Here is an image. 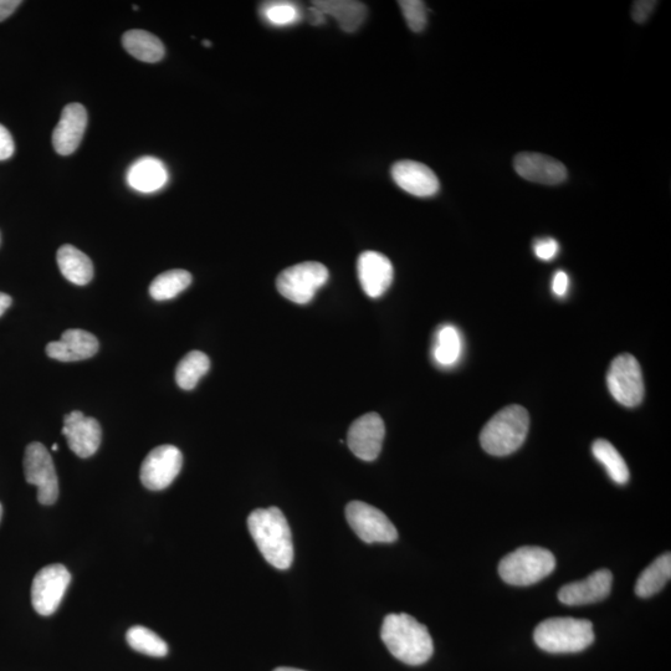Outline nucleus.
<instances>
[{
  "label": "nucleus",
  "mask_w": 671,
  "mask_h": 671,
  "mask_svg": "<svg viewBox=\"0 0 671 671\" xmlns=\"http://www.w3.org/2000/svg\"><path fill=\"white\" fill-rule=\"evenodd\" d=\"M248 529L261 555L278 570H288L294 561L293 535L278 507L258 509L248 517Z\"/></svg>",
  "instance_id": "1"
},
{
  "label": "nucleus",
  "mask_w": 671,
  "mask_h": 671,
  "mask_svg": "<svg viewBox=\"0 0 671 671\" xmlns=\"http://www.w3.org/2000/svg\"><path fill=\"white\" fill-rule=\"evenodd\" d=\"M381 638L394 658L412 667L427 663L434 653L427 627L406 613L388 614L383 621Z\"/></svg>",
  "instance_id": "2"
},
{
  "label": "nucleus",
  "mask_w": 671,
  "mask_h": 671,
  "mask_svg": "<svg viewBox=\"0 0 671 671\" xmlns=\"http://www.w3.org/2000/svg\"><path fill=\"white\" fill-rule=\"evenodd\" d=\"M530 428V417L521 406L501 409L480 434L481 447L494 457H506L522 447Z\"/></svg>",
  "instance_id": "3"
},
{
  "label": "nucleus",
  "mask_w": 671,
  "mask_h": 671,
  "mask_svg": "<svg viewBox=\"0 0 671 671\" xmlns=\"http://www.w3.org/2000/svg\"><path fill=\"white\" fill-rule=\"evenodd\" d=\"M534 639L547 653H580L594 642L593 626L585 619L550 618L536 627Z\"/></svg>",
  "instance_id": "4"
},
{
  "label": "nucleus",
  "mask_w": 671,
  "mask_h": 671,
  "mask_svg": "<svg viewBox=\"0 0 671 671\" xmlns=\"http://www.w3.org/2000/svg\"><path fill=\"white\" fill-rule=\"evenodd\" d=\"M556 558L546 548L524 546L506 555L499 565L500 577L511 586H531L550 576Z\"/></svg>",
  "instance_id": "5"
},
{
  "label": "nucleus",
  "mask_w": 671,
  "mask_h": 671,
  "mask_svg": "<svg viewBox=\"0 0 671 671\" xmlns=\"http://www.w3.org/2000/svg\"><path fill=\"white\" fill-rule=\"evenodd\" d=\"M329 280V270L316 261L296 264L281 271L276 288L285 299L295 304L306 305L314 299L317 291Z\"/></svg>",
  "instance_id": "6"
},
{
  "label": "nucleus",
  "mask_w": 671,
  "mask_h": 671,
  "mask_svg": "<svg viewBox=\"0 0 671 671\" xmlns=\"http://www.w3.org/2000/svg\"><path fill=\"white\" fill-rule=\"evenodd\" d=\"M609 392L622 406L633 408L643 402L645 388L637 358L623 353L612 362L607 375Z\"/></svg>",
  "instance_id": "7"
},
{
  "label": "nucleus",
  "mask_w": 671,
  "mask_h": 671,
  "mask_svg": "<svg viewBox=\"0 0 671 671\" xmlns=\"http://www.w3.org/2000/svg\"><path fill=\"white\" fill-rule=\"evenodd\" d=\"M346 519L366 544H392L398 539L396 526L375 506L352 501L346 507Z\"/></svg>",
  "instance_id": "8"
},
{
  "label": "nucleus",
  "mask_w": 671,
  "mask_h": 671,
  "mask_svg": "<svg viewBox=\"0 0 671 671\" xmlns=\"http://www.w3.org/2000/svg\"><path fill=\"white\" fill-rule=\"evenodd\" d=\"M25 480L38 488L42 505H53L59 498V481L49 450L42 443L29 444L24 455Z\"/></svg>",
  "instance_id": "9"
},
{
  "label": "nucleus",
  "mask_w": 671,
  "mask_h": 671,
  "mask_svg": "<svg viewBox=\"0 0 671 671\" xmlns=\"http://www.w3.org/2000/svg\"><path fill=\"white\" fill-rule=\"evenodd\" d=\"M71 582V575L63 565H50L34 577L32 603L40 616L49 617L58 611Z\"/></svg>",
  "instance_id": "10"
},
{
  "label": "nucleus",
  "mask_w": 671,
  "mask_h": 671,
  "mask_svg": "<svg viewBox=\"0 0 671 671\" xmlns=\"http://www.w3.org/2000/svg\"><path fill=\"white\" fill-rule=\"evenodd\" d=\"M183 455L174 445H160L143 460L141 481L148 490L161 491L168 488L181 473Z\"/></svg>",
  "instance_id": "11"
},
{
  "label": "nucleus",
  "mask_w": 671,
  "mask_h": 671,
  "mask_svg": "<svg viewBox=\"0 0 671 671\" xmlns=\"http://www.w3.org/2000/svg\"><path fill=\"white\" fill-rule=\"evenodd\" d=\"M386 427L379 414L367 413L355 420L348 430L347 444L358 459L373 462L381 454Z\"/></svg>",
  "instance_id": "12"
},
{
  "label": "nucleus",
  "mask_w": 671,
  "mask_h": 671,
  "mask_svg": "<svg viewBox=\"0 0 671 671\" xmlns=\"http://www.w3.org/2000/svg\"><path fill=\"white\" fill-rule=\"evenodd\" d=\"M63 434L68 439L69 448L80 458H90L100 448V423L79 411L71 412L64 418Z\"/></svg>",
  "instance_id": "13"
},
{
  "label": "nucleus",
  "mask_w": 671,
  "mask_h": 671,
  "mask_svg": "<svg viewBox=\"0 0 671 671\" xmlns=\"http://www.w3.org/2000/svg\"><path fill=\"white\" fill-rule=\"evenodd\" d=\"M358 279L363 291L372 299H378L391 288L394 270L391 260L377 252H365L357 261Z\"/></svg>",
  "instance_id": "14"
},
{
  "label": "nucleus",
  "mask_w": 671,
  "mask_h": 671,
  "mask_svg": "<svg viewBox=\"0 0 671 671\" xmlns=\"http://www.w3.org/2000/svg\"><path fill=\"white\" fill-rule=\"evenodd\" d=\"M514 168L526 181L545 186H557L567 179V169L563 163L541 153H519L515 157Z\"/></svg>",
  "instance_id": "15"
},
{
  "label": "nucleus",
  "mask_w": 671,
  "mask_h": 671,
  "mask_svg": "<svg viewBox=\"0 0 671 671\" xmlns=\"http://www.w3.org/2000/svg\"><path fill=\"white\" fill-rule=\"evenodd\" d=\"M392 178L412 196L427 198L439 192L440 183L432 169L416 161H399L392 167Z\"/></svg>",
  "instance_id": "16"
},
{
  "label": "nucleus",
  "mask_w": 671,
  "mask_h": 671,
  "mask_svg": "<svg viewBox=\"0 0 671 671\" xmlns=\"http://www.w3.org/2000/svg\"><path fill=\"white\" fill-rule=\"evenodd\" d=\"M87 126V112L81 104H69L61 112L53 132V147L60 156H70L78 150Z\"/></svg>",
  "instance_id": "17"
},
{
  "label": "nucleus",
  "mask_w": 671,
  "mask_h": 671,
  "mask_svg": "<svg viewBox=\"0 0 671 671\" xmlns=\"http://www.w3.org/2000/svg\"><path fill=\"white\" fill-rule=\"evenodd\" d=\"M612 583V572L599 570L589 575L586 580L563 586L558 592V599L566 606H583L603 601L611 593Z\"/></svg>",
  "instance_id": "18"
},
{
  "label": "nucleus",
  "mask_w": 671,
  "mask_h": 671,
  "mask_svg": "<svg viewBox=\"0 0 671 671\" xmlns=\"http://www.w3.org/2000/svg\"><path fill=\"white\" fill-rule=\"evenodd\" d=\"M99 352L97 338L84 330H66L60 341L50 342L46 346V355L60 362H78L89 360Z\"/></svg>",
  "instance_id": "19"
},
{
  "label": "nucleus",
  "mask_w": 671,
  "mask_h": 671,
  "mask_svg": "<svg viewBox=\"0 0 671 671\" xmlns=\"http://www.w3.org/2000/svg\"><path fill=\"white\" fill-rule=\"evenodd\" d=\"M168 172L163 162L153 157H143L133 163L127 172V182L142 193H152L166 186Z\"/></svg>",
  "instance_id": "20"
},
{
  "label": "nucleus",
  "mask_w": 671,
  "mask_h": 671,
  "mask_svg": "<svg viewBox=\"0 0 671 671\" xmlns=\"http://www.w3.org/2000/svg\"><path fill=\"white\" fill-rule=\"evenodd\" d=\"M312 7L319 9L322 14L331 15L338 25L347 33H355L367 18V7L355 0H317Z\"/></svg>",
  "instance_id": "21"
},
{
  "label": "nucleus",
  "mask_w": 671,
  "mask_h": 671,
  "mask_svg": "<svg viewBox=\"0 0 671 671\" xmlns=\"http://www.w3.org/2000/svg\"><path fill=\"white\" fill-rule=\"evenodd\" d=\"M64 278L75 285L84 286L94 278V264L89 256L73 245L65 244L56 254Z\"/></svg>",
  "instance_id": "22"
},
{
  "label": "nucleus",
  "mask_w": 671,
  "mask_h": 671,
  "mask_svg": "<svg viewBox=\"0 0 671 671\" xmlns=\"http://www.w3.org/2000/svg\"><path fill=\"white\" fill-rule=\"evenodd\" d=\"M127 53L143 63L155 64L165 58V45L146 30H130L122 37Z\"/></svg>",
  "instance_id": "23"
},
{
  "label": "nucleus",
  "mask_w": 671,
  "mask_h": 671,
  "mask_svg": "<svg viewBox=\"0 0 671 671\" xmlns=\"http://www.w3.org/2000/svg\"><path fill=\"white\" fill-rule=\"evenodd\" d=\"M671 577V555L664 553L652 565L645 568L635 583V593L642 598H649L662 591Z\"/></svg>",
  "instance_id": "24"
},
{
  "label": "nucleus",
  "mask_w": 671,
  "mask_h": 671,
  "mask_svg": "<svg viewBox=\"0 0 671 671\" xmlns=\"http://www.w3.org/2000/svg\"><path fill=\"white\" fill-rule=\"evenodd\" d=\"M462 352L463 341L457 327L452 325L440 327L433 348L435 362L442 367H453L459 362Z\"/></svg>",
  "instance_id": "25"
},
{
  "label": "nucleus",
  "mask_w": 671,
  "mask_h": 671,
  "mask_svg": "<svg viewBox=\"0 0 671 671\" xmlns=\"http://www.w3.org/2000/svg\"><path fill=\"white\" fill-rule=\"evenodd\" d=\"M210 368V360L206 353L192 351L187 353L178 363L176 370V382L184 391H192L196 388L199 379L207 375Z\"/></svg>",
  "instance_id": "26"
},
{
  "label": "nucleus",
  "mask_w": 671,
  "mask_h": 671,
  "mask_svg": "<svg viewBox=\"0 0 671 671\" xmlns=\"http://www.w3.org/2000/svg\"><path fill=\"white\" fill-rule=\"evenodd\" d=\"M594 458L606 468L614 483L627 484L629 481V469L618 450L608 440L598 439L592 445Z\"/></svg>",
  "instance_id": "27"
},
{
  "label": "nucleus",
  "mask_w": 671,
  "mask_h": 671,
  "mask_svg": "<svg viewBox=\"0 0 671 671\" xmlns=\"http://www.w3.org/2000/svg\"><path fill=\"white\" fill-rule=\"evenodd\" d=\"M192 284V275L186 270H169L158 275L150 286V295L156 301L172 300Z\"/></svg>",
  "instance_id": "28"
},
{
  "label": "nucleus",
  "mask_w": 671,
  "mask_h": 671,
  "mask_svg": "<svg viewBox=\"0 0 671 671\" xmlns=\"http://www.w3.org/2000/svg\"><path fill=\"white\" fill-rule=\"evenodd\" d=\"M126 640L133 650L146 654L148 657L163 658L168 654V645L165 640L146 627L135 626L128 629Z\"/></svg>",
  "instance_id": "29"
},
{
  "label": "nucleus",
  "mask_w": 671,
  "mask_h": 671,
  "mask_svg": "<svg viewBox=\"0 0 671 671\" xmlns=\"http://www.w3.org/2000/svg\"><path fill=\"white\" fill-rule=\"evenodd\" d=\"M261 14H263V17L270 24L276 25V27L294 24L301 17L299 8L295 4L286 2H274L263 5Z\"/></svg>",
  "instance_id": "30"
},
{
  "label": "nucleus",
  "mask_w": 671,
  "mask_h": 671,
  "mask_svg": "<svg viewBox=\"0 0 671 671\" xmlns=\"http://www.w3.org/2000/svg\"><path fill=\"white\" fill-rule=\"evenodd\" d=\"M402 9L403 17L406 19L409 29L414 33L423 32L427 27V7L420 0H402L398 2Z\"/></svg>",
  "instance_id": "31"
},
{
  "label": "nucleus",
  "mask_w": 671,
  "mask_h": 671,
  "mask_svg": "<svg viewBox=\"0 0 671 671\" xmlns=\"http://www.w3.org/2000/svg\"><path fill=\"white\" fill-rule=\"evenodd\" d=\"M558 250H560V247H558L556 240L552 238L539 239L534 245L535 255L542 261L555 259Z\"/></svg>",
  "instance_id": "32"
},
{
  "label": "nucleus",
  "mask_w": 671,
  "mask_h": 671,
  "mask_svg": "<svg viewBox=\"0 0 671 671\" xmlns=\"http://www.w3.org/2000/svg\"><path fill=\"white\" fill-rule=\"evenodd\" d=\"M658 2L655 0H638L633 3L632 18L635 23L644 24L654 12Z\"/></svg>",
  "instance_id": "33"
},
{
  "label": "nucleus",
  "mask_w": 671,
  "mask_h": 671,
  "mask_svg": "<svg viewBox=\"0 0 671 671\" xmlns=\"http://www.w3.org/2000/svg\"><path fill=\"white\" fill-rule=\"evenodd\" d=\"M15 145L12 135L3 125H0V161H7L14 155Z\"/></svg>",
  "instance_id": "34"
},
{
  "label": "nucleus",
  "mask_w": 671,
  "mask_h": 671,
  "mask_svg": "<svg viewBox=\"0 0 671 671\" xmlns=\"http://www.w3.org/2000/svg\"><path fill=\"white\" fill-rule=\"evenodd\" d=\"M570 288V278L565 271H557L552 280V291L557 296H565Z\"/></svg>",
  "instance_id": "35"
},
{
  "label": "nucleus",
  "mask_w": 671,
  "mask_h": 671,
  "mask_svg": "<svg viewBox=\"0 0 671 671\" xmlns=\"http://www.w3.org/2000/svg\"><path fill=\"white\" fill-rule=\"evenodd\" d=\"M22 5L20 0H0V23L8 19Z\"/></svg>",
  "instance_id": "36"
},
{
  "label": "nucleus",
  "mask_w": 671,
  "mask_h": 671,
  "mask_svg": "<svg viewBox=\"0 0 671 671\" xmlns=\"http://www.w3.org/2000/svg\"><path fill=\"white\" fill-rule=\"evenodd\" d=\"M310 13V20L312 24L319 25L321 23L325 22V15L320 12L319 9H316L315 7H312L309 10Z\"/></svg>",
  "instance_id": "37"
},
{
  "label": "nucleus",
  "mask_w": 671,
  "mask_h": 671,
  "mask_svg": "<svg viewBox=\"0 0 671 671\" xmlns=\"http://www.w3.org/2000/svg\"><path fill=\"white\" fill-rule=\"evenodd\" d=\"M12 297L7 294L0 293V317L4 315V312L7 311L12 305Z\"/></svg>",
  "instance_id": "38"
},
{
  "label": "nucleus",
  "mask_w": 671,
  "mask_h": 671,
  "mask_svg": "<svg viewBox=\"0 0 671 671\" xmlns=\"http://www.w3.org/2000/svg\"><path fill=\"white\" fill-rule=\"evenodd\" d=\"M274 671H305V670L294 669V668H278L275 669Z\"/></svg>",
  "instance_id": "39"
},
{
  "label": "nucleus",
  "mask_w": 671,
  "mask_h": 671,
  "mask_svg": "<svg viewBox=\"0 0 671 671\" xmlns=\"http://www.w3.org/2000/svg\"><path fill=\"white\" fill-rule=\"evenodd\" d=\"M2 516H3V506L0 504V521H2Z\"/></svg>",
  "instance_id": "40"
},
{
  "label": "nucleus",
  "mask_w": 671,
  "mask_h": 671,
  "mask_svg": "<svg viewBox=\"0 0 671 671\" xmlns=\"http://www.w3.org/2000/svg\"><path fill=\"white\" fill-rule=\"evenodd\" d=\"M58 449H59L58 444H54V445H53V450H54V452H56V450H58Z\"/></svg>",
  "instance_id": "41"
},
{
  "label": "nucleus",
  "mask_w": 671,
  "mask_h": 671,
  "mask_svg": "<svg viewBox=\"0 0 671 671\" xmlns=\"http://www.w3.org/2000/svg\"><path fill=\"white\" fill-rule=\"evenodd\" d=\"M203 44H204V46H208V48H209L210 45H212V43H210V42H203Z\"/></svg>",
  "instance_id": "42"
},
{
  "label": "nucleus",
  "mask_w": 671,
  "mask_h": 671,
  "mask_svg": "<svg viewBox=\"0 0 671 671\" xmlns=\"http://www.w3.org/2000/svg\"><path fill=\"white\" fill-rule=\"evenodd\" d=\"M133 10H138L137 5H133Z\"/></svg>",
  "instance_id": "43"
}]
</instances>
